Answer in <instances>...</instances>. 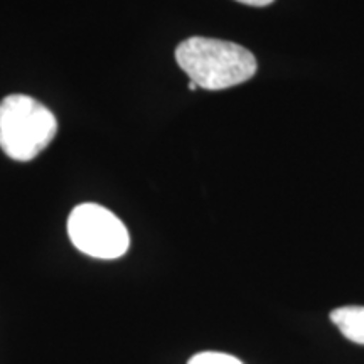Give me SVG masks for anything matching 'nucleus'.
I'll use <instances>...</instances> for the list:
<instances>
[{"label":"nucleus","instance_id":"1","mask_svg":"<svg viewBox=\"0 0 364 364\" xmlns=\"http://www.w3.org/2000/svg\"><path fill=\"white\" fill-rule=\"evenodd\" d=\"M176 61L189 80L204 90H226L252 80L257 59L243 46L194 36L177 46Z\"/></svg>","mask_w":364,"mask_h":364},{"label":"nucleus","instance_id":"2","mask_svg":"<svg viewBox=\"0 0 364 364\" xmlns=\"http://www.w3.org/2000/svg\"><path fill=\"white\" fill-rule=\"evenodd\" d=\"M56 132V117L33 97L9 95L0 102V149L12 161H33Z\"/></svg>","mask_w":364,"mask_h":364},{"label":"nucleus","instance_id":"3","mask_svg":"<svg viewBox=\"0 0 364 364\" xmlns=\"http://www.w3.org/2000/svg\"><path fill=\"white\" fill-rule=\"evenodd\" d=\"M68 235L81 253L102 260L124 257L130 247V235L120 218L93 203L73 209L68 220Z\"/></svg>","mask_w":364,"mask_h":364},{"label":"nucleus","instance_id":"4","mask_svg":"<svg viewBox=\"0 0 364 364\" xmlns=\"http://www.w3.org/2000/svg\"><path fill=\"white\" fill-rule=\"evenodd\" d=\"M331 318L346 339L364 346V307H339L331 314Z\"/></svg>","mask_w":364,"mask_h":364},{"label":"nucleus","instance_id":"5","mask_svg":"<svg viewBox=\"0 0 364 364\" xmlns=\"http://www.w3.org/2000/svg\"><path fill=\"white\" fill-rule=\"evenodd\" d=\"M188 364H243L238 358L225 353H199L189 359Z\"/></svg>","mask_w":364,"mask_h":364},{"label":"nucleus","instance_id":"6","mask_svg":"<svg viewBox=\"0 0 364 364\" xmlns=\"http://www.w3.org/2000/svg\"><path fill=\"white\" fill-rule=\"evenodd\" d=\"M236 2L245 4V6H252V7H265V6H270L273 0H236Z\"/></svg>","mask_w":364,"mask_h":364},{"label":"nucleus","instance_id":"7","mask_svg":"<svg viewBox=\"0 0 364 364\" xmlns=\"http://www.w3.org/2000/svg\"><path fill=\"white\" fill-rule=\"evenodd\" d=\"M196 88H198V85H196L194 81H189V90L191 91H196Z\"/></svg>","mask_w":364,"mask_h":364}]
</instances>
